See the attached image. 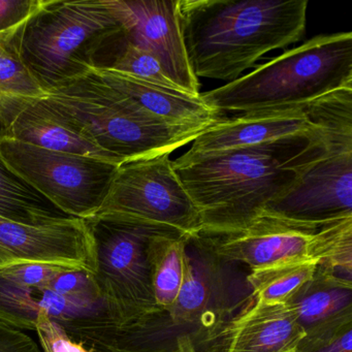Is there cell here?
<instances>
[{"label":"cell","instance_id":"6da1fadb","mask_svg":"<svg viewBox=\"0 0 352 352\" xmlns=\"http://www.w3.org/2000/svg\"><path fill=\"white\" fill-rule=\"evenodd\" d=\"M216 254L205 239H188L184 282L174 304L121 324L76 329L67 335L92 352H178L181 340L210 350L226 325L255 296L247 274Z\"/></svg>","mask_w":352,"mask_h":352},{"label":"cell","instance_id":"7a4b0ae2","mask_svg":"<svg viewBox=\"0 0 352 352\" xmlns=\"http://www.w3.org/2000/svg\"><path fill=\"white\" fill-rule=\"evenodd\" d=\"M320 129L261 145L199 155L183 154L175 172L199 210L203 232L234 230L292 186L300 170L324 151Z\"/></svg>","mask_w":352,"mask_h":352},{"label":"cell","instance_id":"3957f363","mask_svg":"<svg viewBox=\"0 0 352 352\" xmlns=\"http://www.w3.org/2000/svg\"><path fill=\"white\" fill-rule=\"evenodd\" d=\"M307 0H179V19L195 77L232 82L267 53L300 42Z\"/></svg>","mask_w":352,"mask_h":352},{"label":"cell","instance_id":"277c9868","mask_svg":"<svg viewBox=\"0 0 352 352\" xmlns=\"http://www.w3.org/2000/svg\"><path fill=\"white\" fill-rule=\"evenodd\" d=\"M40 102L121 164L170 154L209 127L170 124L90 72L49 90Z\"/></svg>","mask_w":352,"mask_h":352},{"label":"cell","instance_id":"5b68a950","mask_svg":"<svg viewBox=\"0 0 352 352\" xmlns=\"http://www.w3.org/2000/svg\"><path fill=\"white\" fill-rule=\"evenodd\" d=\"M352 85V34H320L221 87L201 94L215 112L304 106Z\"/></svg>","mask_w":352,"mask_h":352},{"label":"cell","instance_id":"8992f818","mask_svg":"<svg viewBox=\"0 0 352 352\" xmlns=\"http://www.w3.org/2000/svg\"><path fill=\"white\" fill-rule=\"evenodd\" d=\"M125 36L116 0H46L24 24L20 52L47 92L85 75L98 55Z\"/></svg>","mask_w":352,"mask_h":352},{"label":"cell","instance_id":"52a82bcc","mask_svg":"<svg viewBox=\"0 0 352 352\" xmlns=\"http://www.w3.org/2000/svg\"><path fill=\"white\" fill-rule=\"evenodd\" d=\"M199 234L216 254L246 265L250 272L287 261H315L352 276V217L317 226L261 212L241 228Z\"/></svg>","mask_w":352,"mask_h":352},{"label":"cell","instance_id":"ba28073f","mask_svg":"<svg viewBox=\"0 0 352 352\" xmlns=\"http://www.w3.org/2000/svg\"><path fill=\"white\" fill-rule=\"evenodd\" d=\"M85 221L94 244L92 279L118 324L158 310L152 289L150 244L154 236H184L139 222L108 218Z\"/></svg>","mask_w":352,"mask_h":352},{"label":"cell","instance_id":"9c48e42d","mask_svg":"<svg viewBox=\"0 0 352 352\" xmlns=\"http://www.w3.org/2000/svg\"><path fill=\"white\" fill-rule=\"evenodd\" d=\"M164 153L123 162L92 218L156 226L184 238L203 230L201 215Z\"/></svg>","mask_w":352,"mask_h":352},{"label":"cell","instance_id":"30bf717a","mask_svg":"<svg viewBox=\"0 0 352 352\" xmlns=\"http://www.w3.org/2000/svg\"><path fill=\"white\" fill-rule=\"evenodd\" d=\"M0 160L69 217L90 219L102 207L118 164L44 149L0 133Z\"/></svg>","mask_w":352,"mask_h":352},{"label":"cell","instance_id":"8fae6325","mask_svg":"<svg viewBox=\"0 0 352 352\" xmlns=\"http://www.w3.org/2000/svg\"><path fill=\"white\" fill-rule=\"evenodd\" d=\"M324 144V151L263 212L317 226L352 217V144Z\"/></svg>","mask_w":352,"mask_h":352},{"label":"cell","instance_id":"7c38bea8","mask_svg":"<svg viewBox=\"0 0 352 352\" xmlns=\"http://www.w3.org/2000/svg\"><path fill=\"white\" fill-rule=\"evenodd\" d=\"M127 40L151 53L179 88L199 96V79L189 65L179 19V0H116Z\"/></svg>","mask_w":352,"mask_h":352},{"label":"cell","instance_id":"4fadbf2b","mask_svg":"<svg viewBox=\"0 0 352 352\" xmlns=\"http://www.w3.org/2000/svg\"><path fill=\"white\" fill-rule=\"evenodd\" d=\"M44 263L92 271L94 244L85 220L30 226L0 218V267Z\"/></svg>","mask_w":352,"mask_h":352},{"label":"cell","instance_id":"5bb4252c","mask_svg":"<svg viewBox=\"0 0 352 352\" xmlns=\"http://www.w3.org/2000/svg\"><path fill=\"white\" fill-rule=\"evenodd\" d=\"M320 127L311 122L304 106L240 113L206 129L192 142L187 155L261 145L298 135H312Z\"/></svg>","mask_w":352,"mask_h":352},{"label":"cell","instance_id":"9a60e30c","mask_svg":"<svg viewBox=\"0 0 352 352\" xmlns=\"http://www.w3.org/2000/svg\"><path fill=\"white\" fill-rule=\"evenodd\" d=\"M304 331L287 305L255 302L221 331L212 352H294Z\"/></svg>","mask_w":352,"mask_h":352},{"label":"cell","instance_id":"2e32d148","mask_svg":"<svg viewBox=\"0 0 352 352\" xmlns=\"http://www.w3.org/2000/svg\"><path fill=\"white\" fill-rule=\"evenodd\" d=\"M90 73L125 94L154 116L181 126H211L223 119L201 100L181 90L168 89L109 69L91 67Z\"/></svg>","mask_w":352,"mask_h":352},{"label":"cell","instance_id":"e0dca14e","mask_svg":"<svg viewBox=\"0 0 352 352\" xmlns=\"http://www.w3.org/2000/svg\"><path fill=\"white\" fill-rule=\"evenodd\" d=\"M305 336L352 322V281L318 263L310 280L286 302Z\"/></svg>","mask_w":352,"mask_h":352},{"label":"cell","instance_id":"ac0fdd59","mask_svg":"<svg viewBox=\"0 0 352 352\" xmlns=\"http://www.w3.org/2000/svg\"><path fill=\"white\" fill-rule=\"evenodd\" d=\"M0 133L18 141L63 153L98 158L120 166V162L82 135L40 100L26 102L10 117Z\"/></svg>","mask_w":352,"mask_h":352},{"label":"cell","instance_id":"d6986e66","mask_svg":"<svg viewBox=\"0 0 352 352\" xmlns=\"http://www.w3.org/2000/svg\"><path fill=\"white\" fill-rule=\"evenodd\" d=\"M25 22L0 32V100L7 107L1 124L11 117L18 107L41 100L47 94L26 67L21 57L19 38Z\"/></svg>","mask_w":352,"mask_h":352},{"label":"cell","instance_id":"ffe728a7","mask_svg":"<svg viewBox=\"0 0 352 352\" xmlns=\"http://www.w3.org/2000/svg\"><path fill=\"white\" fill-rule=\"evenodd\" d=\"M0 218L18 223L42 226L73 217L55 207L0 160Z\"/></svg>","mask_w":352,"mask_h":352},{"label":"cell","instance_id":"44dd1931","mask_svg":"<svg viewBox=\"0 0 352 352\" xmlns=\"http://www.w3.org/2000/svg\"><path fill=\"white\" fill-rule=\"evenodd\" d=\"M187 238L157 236L150 244L154 300L160 309L174 304L184 282Z\"/></svg>","mask_w":352,"mask_h":352},{"label":"cell","instance_id":"7402d4cb","mask_svg":"<svg viewBox=\"0 0 352 352\" xmlns=\"http://www.w3.org/2000/svg\"><path fill=\"white\" fill-rule=\"evenodd\" d=\"M318 263L294 261L277 263L247 274V282L256 302L265 305L286 304L294 292L311 279Z\"/></svg>","mask_w":352,"mask_h":352},{"label":"cell","instance_id":"603a6c76","mask_svg":"<svg viewBox=\"0 0 352 352\" xmlns=\"http://www.w3.org/2000/svg\"><path fill=\"white\" fill-rule=\"evenodd\" d=\"M106 69L127 74L138 79L168 88V89L183 91L172 80L168 79L160 61L151 53L135 46L129 42V40L113 57Z\"/></svg>","mask_w":352,"mask_h":352},{"label":"cell","instance_id":"cb8c5ba5","mask_svg":"<svg viewBox=\"0 0 352 352\" xmlns=\"http://www.w3.org/2000/svg\"><path fill=\"white\" fill-rule=\"evenodd\" d=\"M45 287L69 298H102L92 279L91 272L86 269H65L59 272Z\"/></svg>","mask_w":352,"mask_h":352},{"label":"cell","instance_id":"d4e9b609","mask_svg":"<svg viewBox=\"0 0 352 352\" xmlns=\"http://www.w3.org/2000/svg\"><path fill=\"white\" fill-rule=\"evenodd\" d=\"M34 331L38 333L44 352H92L83 343L69 337L65 329L46 313H38Z\"/></svg>","mask_w":352,"mask_h":352},{"label":"cell","instance_id":"484cf974","mask_svg":"<svg viewBox=\"0 0 352 352\" xmlns=\"http://www.w3.org/2000/svg\"><path fill=\"white\" fill-rule=\"evenodd\" d=\"M294 352H352V322L305 336Z\"/></svg>","mask_w":352,"mask_h":352},{"label":"cell","instance_id":"4316f807","mask_svg":"<svg viewBox=\"0 0 352 352\" xmlns=\"http://www.w3.org/2000/svg\"><path fill=\"white\" fill-rule=\"evenodd\" d=\"M46 0H0V32L11 30L32 18Z\"/></svg>","mask_w":352,"mask_h":352},{"label":"cell","instance_id":"83f0119b","mask_svg":"<svg viewBox=\"0 0 352 352\" xmlns=\"http://www.w3.org/2000/svg\"><path fill=\"white\" fill-rule=\"evenodd\" d=\"M0 352H41L38 344L21 329L0 320Z\"/></svg>","mask_w":352,"mask_h":352},{"label":"cell","instance_id":"f1b7e54d","mask_svg":"<svg viewBox=\"0 0 352 352\" xmlns=\"http://www.w3.org/2000/svg\"><path fill=\"white\" fill-rule=\"evenodd\" d=\"M178 352H197L195 346L189 340H181L178 346Z\"/></svg>","mask_w":352,"mask_h":352},{"label":"cell","instance_id":"f546056e","mask_svg":"<svg viewBox=\"0 0 352 352\" xmlns=\"http://www.w3.org/2000/svg\"><path fill=\"white\" fill-rule=\"evenodd\" d=\"M6 112H7V107H6L5 102L0 100V122L3 121Z\"/></svg>","mask_w":352,"mask_h":352}]
</instances>
